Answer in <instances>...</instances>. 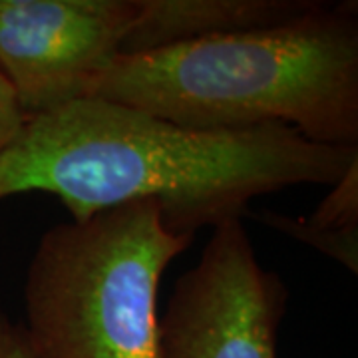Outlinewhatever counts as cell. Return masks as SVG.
Returning <instances> with one entry per match:
<instances>
[{
    "mask_svg": "<svg viewBox=\"0 0 358 358\" xmlns=\"http://www.w3.org/2000/svg\"><path fill=\"white\" fill-rule=\"evenodd\" d=\"M358 162V148L305 140L267 124L189 129L128 106L78 100L30 117L0 155V201L28 192L56 195L70 221L131 201H154L176 235L249 215L257 195L331 185Z\"/></svg>",
    "mask_w": 358,
    "mask_h": 358,
    "instance_id": "6da1fadb",
    "label": "cell"
},
{
    "mask_svg": "<svg viewBox=\"0 0 358 358\" xmlns=\"http://www.w3.org/2000/svg\"><path fill=\"white\" fill-rule=\"evenodd\" d=\"M90 98L181 128L281 124L358 148V4L320 2L287 24L120 56Z\"/></svg>",
    "mask_w": 358,
    "mask_h": 358,
    "instance_id": "7a4b0ae2",
    "label": "cell"
},
{
    "mask_svg": "<svg viewBox=\"0 0 358 358\" xmlns=\"http://www.w3.org/2000/svg\"><path fill=\"white\" fill-rule=\"evenodd\" d=\"M192 241L154 201L44 231L24 285L32 358H162L159 282Z\"/></svg>",
    "mask_w": 358,
    "mask_h": 358,
    "instance_id": "3957f363",
    "label": "cell"
},
{
    "mask_svg": "<svg viewBox=\"0 0 358 358\" xmlns=\"http://www.w3.org/2000/svg\"><path fill=\"white\" fill-rule=\"evenodd\" d=\"M287 301V285L259 263L243 219H227L169 294L162 358H277Z\"/></svg>",
    "mask_w": 358,
    "mask_h": 358,
    "instance_id": "277c9868",
    "label": "cell"
},
{
    "mask_svg": "<svg viewBox=\"0 0 358 358\" xmlns=\"http://www.w3.org/2000/svg\"><path fill=\"white\" fill-rule=\"evenodd\" d=\"M138 13V0H0V74L26 117L90 98Z\"/></svg>",
    "mask_w": 358,
    "mask_h": 358,
    "instance_id": "5b68a950",
    "label": "cell"
},
{
    "mask_svg": "<svg viewBox=\"0 0 358 358\" xmlns=\"http://www.w3.org/2000/svg\"><path fill=\"white\" fill-rule=\"evenodd\" d=\"M122 56L293 22L322 0H138Z\"/></svg>",
    "mask_w": 358,
    "mask_h": 358,
    "instance_id": "8992f818",
    "label": "cell"
},
{
    "mask_svg": "<svg viewBox=\"0 0 358 358\" xmlns=\"http://www.w3.org/2000/svg\"><path fill=\"white\" fill-rule=\"evenodd\" d=\"M251 215L301 243L315 247L352 275L358 273V162L346 169L333 185V192L307 219L287 217L273 211Z\"/></svg>",
    "mask_w": 358,
    "mask_h": 358,
    "instance_id": "52a82bcc",
    "label": "cell"
},
{
    "mask_svg": "<svg viewBox=\"0 0 358 358\" xmlns=\"http://www.w3.org/2000/svg\"><path fill=\"white\" fill-rule=\"evenodd\" d=\"M26 122L28 117L20 110L14 90L6 82V78L0 74V155L20 136Z\"/></svg>",
    "mask_w": 358,
    "mask_h": 358,
    "instance_id": "ba28073f",
    "label": "cell"
},
{
    "mask_svg": "<svg viewBox=\"0 0 358 358\" xmlns=\"http://www.w3.org/2000/svg\"><path fill=\"white\" fill-rule=\"evenodd\" d=\"M0 358H32L22 324H14L0 307Z\"/></svg>",
    "mask_w": 358,
    "mask_h": 358,
    "instance_id": "9c48e42d",
    "label": "cell"
}]
</instances>
